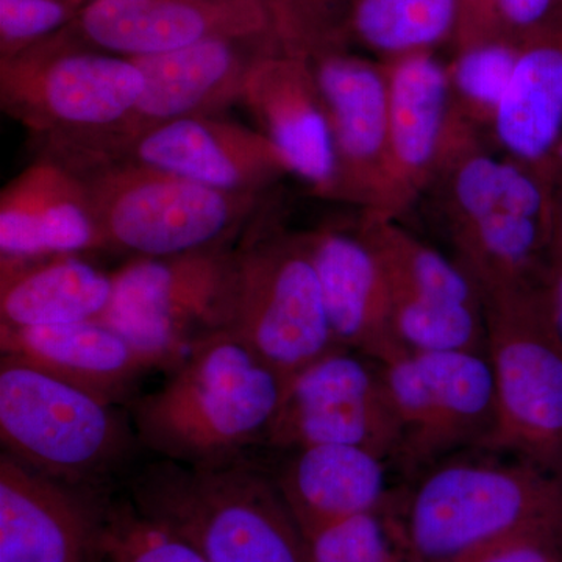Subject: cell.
<instances>
[{
    "instance_id": "obj_15",
    "label": "cell",
    "mask_w": 562,
    "mask_h": 562,
    "mask_svg": "<svg viewBox=\"0 0 562 562\" xmlns=\"http://www.w3.org/2000/svg\"><path fill=\"white\" fill-rule=\"evenodd\" d=\"M312 65L335 151L330 201L372 213L379 206L386 166L390 83L384 63L338 50Z\"/></svg>"
},
{
    "instance_id": "obj_36",
    "label": "cell",
    "mask_w": 562,
    "mask_h": 562,
    "mask_svg": "<svg viewBox=\"0 0 562 562\" xmlns=\"http://www.w3.org/2000/svg\"><path fill=\"white\" fill-rule=\"evenodd\" d=\"M228 2L241 3V5L250 7V9L260 10L265 13L261 0H228Z\"/></svg>"
},
{
    "instance_id": "obj_23",
    "label": "cell",
    "mask_w": 562,
    "mask_h": 562,
    "mask_svg": "<svg viewBox=\"0 0 562 562\" xmlns=\"http://www.w3.org/2000/svg\"><path fill=\"white\" fill-rule=\"evenodd\" d=\"M0 355L125 408L138 397L144 376L155 372L127 339L99 321L27 328L0 325Z\"/></svg>"
},
{
    "instance_id": "obj_10",
    "label": "cell",
    "mask_w": 562,
    "mask_h": 562,
    "mask_svg": "<svg viewBox=\"0 0 562 562\" xmlns=\"http://www.w3.org/2000/svg\"><path fill=\"white\" fill-rule=\"evenodd\" d=\"M497 424L490 449L562 476V346L541 290L484 299Z\"/></svg>"
},
{
    "instance_id": "obj_34",
    "label": "cell",
    "mask_w": 562,
    "mask_h": 562,
    "mask_svg": "<svg viewBox=\"0 0 562 562\" xmlns=\"http://www.w3.org/2000/svg\"><path fill=\"white\" fill-rule=\"evenodd\" d=\"M558 0H497L502 35L513 41L524 40L553 16Z\"/></svg>"
},
{
    "instance_id": "obj_4",
    "label": "cell",
    "mask_w": 562,
    "mask_h": 562,
    "mask_svg": "<svg viewBox=\"0 0 562 562\" xmlns=\"http://www.w3.org/2000/svg\"><path fill=\"white\" fill-rule=\"evenodd\" d=\"M127 484L143 516L206 562H312L276 480L249 458L214 465L158 458Z\"/></svg>"
},
{
    "instance_id": "obj_2",
    "label": "cell",
    "mask_w": 562,
    "mask_h": 562,
    "mask_svg": "<svg viewBox=\"0 0 562 562\" xmlns=\"http://www.w3.org/2000/svg\"><path fill=\"white\" fill-rule=\"evenodd\" d=\"M284 380L225 331L127 405L140 449L162 460L214 465L268 447Z\"/></svg>"
},
{
    "instance_id": "obj_35",
    "label": "cell",
    "mask_w": 562,
    "mask_h": 562,
    "mask_svg": "<svg viewBox=\"0 0 562 562\" xmlns=\"http://www.w3.org/2000/svg\"><path fill=\"white\" fill-rule=\"evenodd\" d=\"M539 290H541L543 308L562 346V210L560 205H558L552 244H550Z\"/></svg>"
},
{
    "instance_id": "obj_1",
    "label": "cell",
    "mask_w": 562,
    "mask_h": 562,
    "mask_svg": "<svg viewBox=\"0 0 562 562\" xmlns=\"http://www.w3.org/2000/svg\"><path fill=\"white\" fill-rule=\"evenodd\" d=\"M557 184L495 157L482 128L452 109L430 195L453 260L484 299L541 286L557 221Z\"/></svg>"
},
{
    "instance_id": "obj_18",
    "label": "cell",
    "mask_w": 562,
    "mask_h": 562,
    "mask_svg": "<svg viewBox=\"0 0 562 562\" xmlns=\"http://www.w3.org/2000/svg\"><path fill=\"white\" fill-rule=\"evenodd\" d=\"M68 27L91 49L124 58L213 36H271L262 11L228 0H91Z\"/></svg>"
},
{
    "instance_id": "obj_32",
    "label": "cell",
    "mask_w": 562,
    "mask_h": 562,
    "mask_svg": "<svg viewBox=\"0 0 562 562\" xmlns=\"http://www.w3.org/2000/svg\"><path fill=\"white\" fill-rule=\"evenodd\" d=\"M464 562H562V531H539L491 547Z\"/></svg>"
},
{
    "instance_id": "obj_26",
    "label": "cell",
    "mask_w": 562,
    "mask_h": 562,
    "mask_svg": "<svg viewBox=\"0 0 562 562\" xmlns=\"http://www.w3.org/2000/svg\"><path fill=\"white\" fill-rule=\"evenodd\" d=\"M458 22V0H351V38L380 60L435 52L454 40Z\"/></svg>"
},
{
    "instance_id": "obj_31",
    "label": "cell",
    "mask_w": 562,
    "mask_h": 562,
    "mask_svg": "<svg viewBox=\"0 0 562 562\" xmlns=\"http://www.w3.org/2000/svg\"><path fill=\"white\" fill-rule=\"evenodd\" d=\"M63 0H0V60H9L76 20Z\"/></svg>"
},
{
    "instance_id": "obj_20",
    "label": "cell",
    "mask_w": 562,
    "mask_h": 562,
    "mask_svg": "<svg viewBox=\"0 0 562 562\" xmlns=\"http://www.w3.org/2000/svg\"><path fill=\"white\" fill-rule=\"evenodd\" d=\"M241 103L290 162L292 176L330 201L335 151L312 61L268 52L251 66Z\"/></svg>"
},
{
    "instance_id": "obj_12",
    "label": "cell",
    "mask_w": 562,
    "mask_h": 562,
    "mask_svg": "<svg viewBox=\"0 0 562 562\" xmlns=\"http://www.w3.org/2000/svg\"><path fill=\"white\" fill-rule=\"evenodd\" d=\"M319 443L397 458L401 435L380 362L341 347L284 380L269 449Z\"/></svg>"
},
{
    "instance_id": "obj_25",
    "label": "cell",
    "mask_w": 562,
    "mask_h": 562,
    "mask_svg": "<svg viewBox=\"0 0 562 562\" xmlns=\"http://www.w3.org/2000/svg\"><path fill=\"white\" fill-rule=\"evenodd\" d=\"M113 290V272L85 260V255L0 258V325L27 328L99 321Z\"/></svg>"
},
{
    "instance_id": "obj_14",
    "label": "cell",
    "mask_w": 562,
    "mask_h": 562,
    "mask_svg": "<svg viewBox=\"0 0 562 562\" xmlns=\"http://www.w3.org/2000/svg\"><path fill=\"white\" fill-rule=\"evenodd\" d=\"M111 501L0 453V562H106Z\"/></svg>"
},
{
    "instance_id": "obj_39",
    "label": "cell",
    "mask_w": 562,
    "mask_h": 562,
    "mask_svg": "<svg viewBox=\"0 0 562 562\" xmlns=\"http://www.w3.org/2000/svg\"><path fill=\"white\" fill-rule=\"evenodd\" d=\"M558 2H562V0H558Z\"/></svg>"
},
{
    "instance_id": "obj_38",
    "label": "cell",
    "mask_w": 562,
    "mask_h": 562,
    "mask_svg": "<svg viewBox=\"0 0 562 562\" xmlns=\"http://www.w3.org/2000/svg\"><path fill=\"white\" fill-rule=\"evenodd\" d=\"M63 2L69 3V5L76 7V9H83L87 3H90L91 0H63Z\"/></svg>"
},
{
    "instance_id": "obj_29",
    "label": "cell",
    "mask_w": 562,
    "mask_h": 562,
    "mask_svg": "<svg viewBox=\"0 0 562 562\" xmlns=\"http://www.w3.org/2000/svg\"><path fill=\"white\" fill-rule=\"evenodd\" d=\"M269 32L283 54L314 61L347 50L351 0H261Z\"/></svg>"
},
{
    "instance_id": "obj_7",
    "label": "cell",
    "mask_w": 562,
    "mask_h": 562,
    "mask_svg": "<svg viewBox=\"0 0 562 562\" xmlns=\"http://www.w3.org/2000/svg\"><path fill=\"white\" fill-rule=\"evenodd\" d=\"M143 87L131 58L91 49L68 25L0 60V106L40 146L106 138L127 120Z\"/></svg>"
},
{
    "instance_id": "obj_17",
    "label": "cell",
    "mask_w": 562,
    "mask_h": 562,
    "mask_svg": "<svg viewBox=\"0 0 562 562\" xmlns=\"http://www.w3.org/2000/svg\"><path fill=\"white\" fill-rule=\"evenodd\" d=\"M105 155L132 158L224 191L271 194L292 173L265 133L225 114L166 122Z\"/></svg>"
},
{
    "instance_id": "obj_3",
    "label": "cell",
    "mask_w": 562,
    "mask_h": 562,
    "mask_svg": "<svg viewBox=\"0 0 562 562\" xmlns=\"http://www.w3.org/2000/svg\"><path fill=\"white\" fill-rule=\"evenodd\" d=\"M79 173L102 251L169 257L235 246L268 209L269 194L217 190L132 158L81 149L41 150Z\"/></svg>"
},
{
    "instance_id": "obj_28",
    "label": "cell",
    "mask_w": 562,
    "mask_h": 562,
    "mask_svg": "<svg viewBox=\"0 0 562 562\" xmlns=\"http://www.w3.org/2000/svg\"><path fill=\"white\" fill-rule=\"evenodd\" d=\"M312 562H414L403 528L401 501L325 525L308 535Z\"/></svg>"
},
{
    "instance_id": "obj_21",
    "label": "cell",
    "mask_w": 562,
    "mask_h": 562,
    "mask_svg": "<svg viewBox=\"0 0 562 562\" xmlns=\"http://www.w3.org/2000/svg\"><path fill=\"white\" fill-rule=\"evenodd\" d=\"M102 251L79 173L40 155L0 192V258L38 260Z\"/></svg>"
},
{
    "instance_id": "obj_22",
    "label": "cell",
    "mask_w": 562,
    "mask_h": 562,
    "mask_svg": "<svg viewBox=\"0 0 562 562\" xmlns=\"http://www.w3.org/2000/svg\"><path fill=\"white\" fill-rule=\"evenodd\" d=\"M519 43L491 131L505 157L557 184L562 168V11Z\"/></svg>"
},
{
    "instance_id": "obj_19",
    "label": "cell",
    "mask_w": 562,
    "mask_h": 562,
    "mask_svg": "<svg viewBox=\"0 0 562 562\" xmlns=\"http://www.w3.org/2000/svg\"><path fill=\"white\" fill-rule=\"evenodd\" d=\"M336 342L376 362L405 353L392 328V292L375 247L357 228L303 233Z\"/></svg>"
},
{
    "instance_id": "obj_37",
    "label": "cell",
    "mask_w": 562,
    "mask_h": 562,
    "mask_svg": "<svg viewBox=\"0 0 562 562\" xmlns=\"http://www.w3.org/2000/svg\"><path fill=\"white\" fill-rule=\"evenodd\" d=\"M554 190H557L558 205H560V209L562 210V168L560 173H558L557 188H554Z\"/></svg>"
},
{
    "instance_id": "obj_13",
    "label": "cell",
    "mask_w": 562,
    "mask_h": 562,
    "mask_svg": "<svg viewBox=\"0 0 562 562\" xmlns=\"http://www.w3.org/2000/svg\"><path fill=\"white\" fill-rule=\"evenodd\" d=\"M272 50L279 47L269 35L213 36L165 54L131 58L144 79L135 109L106 138L69 147L109 154L166 122L225 114L241 103L251 66Z\"/></svg>"
},
{
    "instance_id": "obj_11",
    "label": "cell",
    "mask_w": 562,
    "mask_h": 562,
    "mask_svg": "<svg viewBox=\"0 0 562 562\" xmlns=\"http://www.w3.org/2000/svg\"><path fill=\"white\" fill-rule=\"evenodd\" d=\"M380 366L401 435L398 460L420 465L461 447H490L497 397L486 351H406Z\"/></svg>"
},
{
    "instance_id": "obj_30",
    "label": "cell",
    "mask_w": 562,
    "mask_h": 562,
    "mask_svg": "<svg viewBox=\"0 0 562 562\" xmlns=\"http://www.w3.org/2000/svg\"><path fill=\"white\" fill-rule=\"evenodd\" d=\"M105 553L106 562H206L179 536L143 516L128 497L111 501Z\"/></svg>"
},
{
    "instance_id": "obj_33",
    "label": "cell",
    "mask_w": 562,
    "mask_h": 562,
    "mask_svg": "<svg viewBox=\"0 0 562 562\" xmlns=\"http://www.w3.org/2000/svg\"><path fill=\"white\" fill-rule=\"evenodd\" d=\"M460 22L454 35V49L482 43V41L505 38L498 21L497 0H458Z\"/></svg>"
},
{
    "instance_id": "obj_24",
    "label": "cell",
    "mask_w": 562,
    "mask_h": 562,
    "mask_svg": "<svg viewBox=\"0 0 562 562\" xmlns=\"http://www.w3.org/2000/svg\"><path fill=\"white\" fill-rule=\"evenodd\" d=\"M277 487L303 535L375 512L392 501L387 458L369 449L338 443L284 450Z\"/></svg>"
},
{
    "instance_id": "obj_6",
    "label": "cell",
    "mask_w": 562,
    "mask_h": 562,
    "mask_svg": "<svg viewBox=\"0 0 562 562\" xmlns=\"http://www.w3.org/2000/svg\"><path fill=\"white\" fill-rule=\"evenodd\" d=\"M2 452L50 479L105 491L140 447L125 406L0 355Z\"/></svg>"
},
{
    "instance_id": "obj_5",
    "label": "cell",
    "mask_w": 562,
    "mask_h": 562,
    "mask_svg": "<svg viewBox=\"0 0 562 562\" xmlns=\"http://www.w3.org/2000/svg\"><path fill=\"white\" fill-rule=\"evenodd\" d=\"M414 562H464L539 531H562V476L530 461L438 465L401 501Z\"/></svg>"
},
{
    "instance_id": "obj_8",
    "label": "cell",
    "mask_w": 562,
    "mask_h": 562,
    "mask_svg": "<svg viewBox=\"0 0 562 562\" xmlns=\"http://www.w3.org/2000/svg\"><path fill=\"white\" fill-rule=\"evenodd\" d=\"M228 333L283 380L341 349L303 233L283 231L268 209L235 246Z\"/></svg>"
},
{
    "instance_id": "obj_16",
    "label": "cell",
    "mask_w": 562,
    "mask_h": 562,
    "mask_svg": "<svg viewBox=\"0 0 562 562\" xmlns=\"http://www.w3.org/2000/svg\"><path fill=\"white\" fill-rule=\"evenodd\" d=\"M382 61L390 83L386 166L379 206L361 214L398 221L430 187L452 99L447 66L435 52H414Z\"/></svg>"
},
{
    "instance_id": "obj_27",
    "label": "cell",
    "mask_w": 562,
    "mask_h": 562,
    "mask_svg": "<svg viewBox=\"0 0 562 562\" xmlns=\"http://www.w3.org/2000/svg\"><path fill=\"white\" fill-rule=\"evenodd\" d=\"M520 43L494 38L454 49L447 65L452 109L475 127H491L519 57Z\"/></svg>"
},
{
    "instance_id": "obj_9",
    "label": "cell",
    "mask_w": 562,
    "mask_h": 562,
    "mask_svg": "<svg viewBox=\"0 0 562 562\" xmlns=\"http://www.w3.org/2000/svg\"><path fill=\"white\" fill-rule=\"evenodd\" d=\"M235 246L132 258L113 272V299L99 322L127 339L154 371H172L228 331Z\"/></svg>"
}]
</instances>
